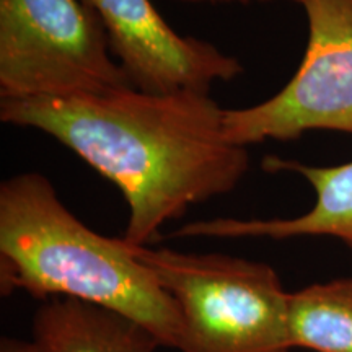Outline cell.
Returning a JSON list of instances; mask_svg holds the SVG:
<instances>
[{
  "mask_svg": "<svg viewBox=\"0 0 352 352\" xmlns=\"http://www.w3.org/2000/svg\"><path fill=\"white\" fill-rule=\"evenodd\" d=\"M223 116L195 90L0 101L6 124L51 135L120 189L129 208L121 239L134 246L155 243L165 223L245 178L248 151L227 139Z\"/></svg>",
  "mask_w": 352,
  "mask_h": 352,
  "instance_id": "obj_1",
  "label": "cell"
},
{
  "mask_svg": "<svg viewBox=\"0 0 352 352\" xmlns=\"http://www.w3.org/2000/svg\"><path fill=\"white\" fill-rule=\"evenodd\" d=\"M0 290L36 300L76 298L126 315L179 351L178 307L122 239L87 227L36 171L0 184Z\"/></svg>",
  "mask_w": 352,
  "mask_h": 352,
  "instance_id": "obj_2",
  "label": "cell"
},
{
  "mask_svg": "<svg viewBox=\"0 0 352 352\" xmlns=\"http://www.w3.org/2000/svg\"><path fill=\"white\" fill-rule=\"evenodd\" d=\"M131 246L173 298L179 352H290V292L270 264L222 253Z\"/></svg>",
  "mask_w": 352,
  "mask_h": 352,
  "instance_id": "obj_3",
  "label": "cell"
},
{
  "mask_svg": "<svg viewBox=\"0 0 352 352\" xmlns=\"http://www.w3.org/2000/svg\"><path fill=\"white\" fill-rule=\"evenodd\" d=\"M132 87L82 0H0V98H72Z\"/></svg>",
  "mask_w": 352,
  "mask_h": 352,
  "instance_id": "obj_4",
  "label": "cell"
},
{
  "mask_svg": "<svg viewBox=\"0 0 352 352\" xmlns=\"http://www.w3.org/2000/svg\"><path fill=\"white\" fill-rule=\"evenodd\" d=\"M308 41L300 67L274 96L226 109L235 145L294 140L308 131L352 135V0H307Z\"/></svg>",
  "mask_w": 352,
  "mask_h": 352,
  "instance_id": "obj_5",
  "label": "cell"
},
{
  "mask_svg": "<svg viewBox=\"0 0 352 352\" xmlns=\"http://www.w3.org/2000/svg\"><path fill=\"white\" fill-rule=\"evenodd\" d=\"M104 30L132 87L148 94L209 91L245 72L240 59L214 44L176 33L151 0H82Z\"/></svg>",
  "mask_w": 352,
  "mask_h": 352,
  "instance_id": "obj_6",
  "label": "cell"
},
{
  "mask_svg": "<svg viewBox=\"0 0 352 352\" xmlns=\"http://www.w3.org/2000/svg\"><path fill=\"white\" fill-rule=\"evenodd\" d=\"M266 171L298 173L315 189V204L308 212L290 219L217 217L184 223L171 239H270L333 236L352 250V162L334 166H314L297 160L266 157Z\"/></svg>",
  "mask_w": 352,
  "mask_h": 352,
  "instance_id": "obj_7",
  "label": "cell"
},
{
  "mask_svg": "<svg viewBox=\"0 0 352 352\" xmlns=\"http://www.w3.org/2000/svg\"><path fill=\"white\" fill-rule=\"evenodd\" d=\"M43 352H157L162 344L142 324L76 298H50L33 316Z\"/></svg>",
  "mask_w": 352,
  "mask_h": 352,
  "instance_id": "obj_8",
  "label": "cell"
},
{
  "mask_svg": "<svg viewBox=\"0 0 352 352\" xmlns=\"http://www.w3.org/2000/svg\"><path fill=\"white\" fill-rule=\"evenodd\" d=\"M289 331L294 349L352 352V277L290 294Z\"/></svg>",
  "mask_w": 352,
  "mask_h": 352,
  "instance_id": "obj_9",
  "label": "cell"
},
{
  "mask_svg": "<svg viewBox=\"0 0 352 352\" xmlns=\"http://www.w3.org/2000/svg\"><path fill=\"white\" fill-rule=\"evenodd\" d=\"M0 352H43L41 346L33 340H21L15 336H2Z\"/></svg>",
  "mask_w": 352,
  "mask_h": 352,
  "instance_id": "obj_10",
  "label": "cell"
},
{
  "mask_svg": "<svg viewBox=\"0 0 352 352\" xmlns=\"http://www.w3.org/2000/svg\"><path fill=\"white\" fill-rule=\"evenodd\" d=\"M176 2L183 3H252V2H276V0H176ZM287 2H296V3H303L307 0H287Z\"/></svg>",
  "mask_w": 352,
  "mask_h": 352,
  "instance_id": "obj_11",
  "label": "cell"
}]
</instances>
